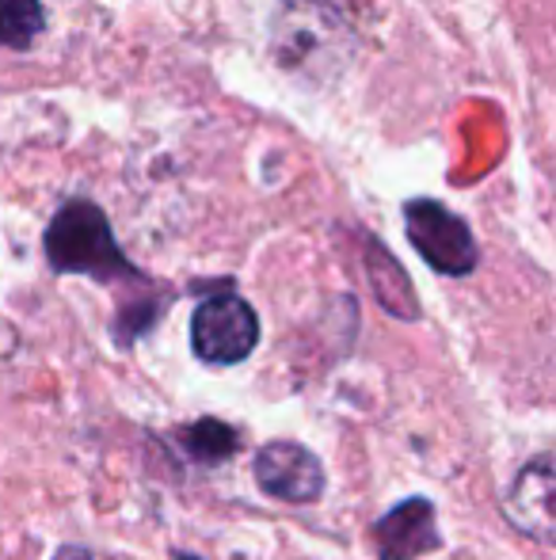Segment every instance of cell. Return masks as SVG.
I'll use <instances>...</instances> for the list:
<instances>
[{
	"label": "cell",
	"mask_w": 556,
	"mask_h": 560,
	"mask_svg": "<svg viewBox=\"0 0 556 560\" xmlns=\"http://www.w3.org/2000/svg\"><path fill=\"white\" fill-rule=\"evenodd\" d=\"M176 443L187 450L199 465H222L237 454L240 439L229 423L222 420H199L191 428H179L176 431Z\"/></svg>",
	"instance_id": "8"
},
{
	"label": "cell",
	"mask_w": 556,
	"mask_h": 560,
	"mask_svg": "<svg viewBox=\"0 0 556 560\" xmlns=\"http://www.w3.org/2000/svg\"><path fill=\"white\" fill-rule=\"evenodd\" d=\"M256 485L286 503H312L324 492V465L312 450L289 439H275L256 454Z\"/></svg>",
	"instance_id": "5"
},
{
	"label": "cell",
	"mask_w": 556,
	"mask_h": 560,
	"mask_svg": "<svg viewBox=\"0 0 556 560\" xmlns=\"http://www.w3.org/2000/svg\"><path fill=\"white\" fill-rule=\"evenodd\" d=\"M275 61L305 81H332L355 61V31L332 0H286L271 31Z\"/></svg>",
	"instance_id": "1"
},
{
	"label": "cell",
	"mask_w": 556,
	"mask_h": 560,
	"mask_svg": "<svg viewBox=\"0 0 556 560\" xmlns=\"http://www.w3.org/2000/svg\"><path fill=\"white\" fill-rule=\"evenodd\" d=\"M370 541L378 549V560H419L423 553L438 549L435 503L423 495L397 503L389 515L370 526Z\"/></svg>",
	"instance_id": "6"
},
{
	"label": "cell",
	"mask_w": 556,
	"mask_h": 560,
	"mask_svg": "<svg viewBox=\"0 0 556 560\" xmlns=\"http://www.w3.org/2000/svg\"><path fill=\"white\" fill-rule=\"evenodd\" d=\"M553 457L549 454H537L527 469L519 472L514 480L511 495H507V518L519 526L522 534L537 541H549L553 538Z\"/></svg>",
	"instance_id": "7"
},
{
	"label": "cell",
	"mask_w": 556,
	"mask_h": 560,
	"mask_svg": "<svg viewBox=\"0 0 556 560\" xmlns=\"http://www.w3.org/2000/svg\"><path fill=\"white\" fill-rule=\"evenodd\" d=\"M260 343V317L240 294H214L191 317V347L210 366L245 362Z\"/></svg>",
	"instance_id": "3"
},
{
	"label": "cell",
	"mask_w": 556,
	"mask_h": 560,
	"mask_svg": "<svg viewBox=\"0 0 556 560\" xmlns=\"http://www.w3.org/2000/svg\"><path fill=\"white\" fill-rule=\"evenodd\" d=\"M46 259L61 275H88V279H138L130 259L122 256L107 214L96 202H66L46 229Z\"/></svg>",
	"instance_id": "2"
},
{
	"label": "cell",
	"mask_w": 556,
	"mask_h": 560,
	"mask_svg": "<svg viewBox=\"0 0 556 560\" xmlns=\"http://www.w3.org/2000/svg\"><path fill=\"white\" fill-rule=\"evenodd\" d=\"M176 560H199V557H191V553H176Z\"/></svg>",
	"instance_id": "10"
},
{
	"label": "cell",
	"mask_w": 556,
	"mask_h": 560,
	"mask_svg": "<svg viewBox=\"0 0 556 560\" xmlns=\"http://www.w3.org/2000/svg\"><path fill=\"white\" fill-rule=\"evenodd\" d=\"M404 225H409L412 248H416L438 275L461 279V275L473 271L476 259H481L469 225L461 222L458 214H450L442 202H430V199L409 202V207H404Z\"/></svg>",
	"instance_id": "4"
},
{
	"label": "cell",
	"mask_w": 556,
	"mask_h": 560,
	"mask_svg": "<svg viewBox=\"0 0 556 560\" xmlns=\"http://www.w3.org/2000/svg\"><path fill=\"white\" fill-rule=\"evenodd\" d=\"M46 27V12L38 0H0V46L27 50Z\"/></svg>",
	"instance_id": "9"
}]
</instances>
